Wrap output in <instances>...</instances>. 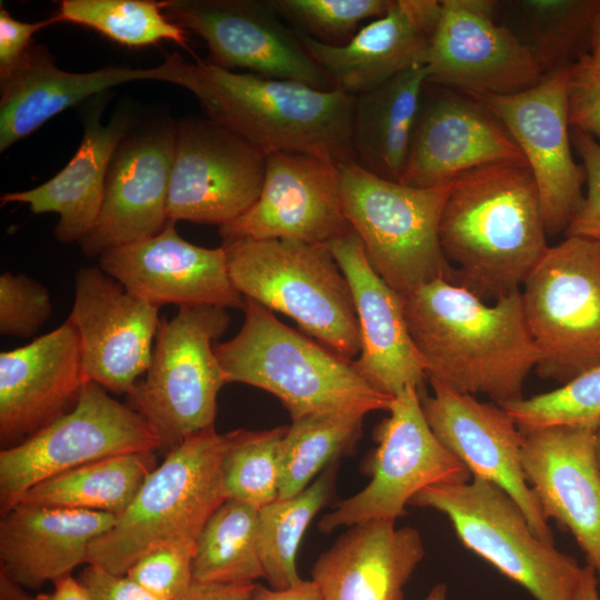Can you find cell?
<instances>
[{
	"mask_svg": "<svg viewBox=\"0 0 600 600\" xmlns=\"http://www.w3.org/2000/svg\"><path fill=\"white\" fill-rule=\"evenodd\" d=\"M406 321L428 380L497 404L522 398L524 381L539 362L521 290L492 304L447 279L402 296Z\"/></svg>",
	"mask_w": 600,
	"mask_h": 600,
	"instance_id": "cell-1",
	"label": "cell"
},
{
	"mask_svg": "<svg viewBox=\"0 0 600 600\" xmlns=\"http://www.w3.org/2000/svg\"><path fill=\"white\" fill-rule=\"evenodd\" d=\"M538 189L524 162H498L454 179L439 227L452 282L482 300L520 290L549 246Z\"/></svg>",
	"mask_w": 600,
	"mask_h": 600,
	"instance_id": "cell-2",
	"label": "cell"
},
{
	"mask_svg": "<svg viewBox=\"0 0 600 600\" xmlns=\"http://www.w3.org/2000/svg\"><path fill=\"white\" fill-rule=\"evenodd\" d=\"M238 333L214 346L227 383H246L273 394L291 420L338 410H387L393 397L371 387L349 361L288 327L246 299Z\"/></svg>",
	"mask_w": 600,
	"mask_h": 600,
	"instance_id": "cell-3",
	"label": "cell"
},
{
	"mask_svg": "<svg viewBox=\"0 0 600 600\" xmlns=\"http://www.w3.org/2000/svg\"><path fill=\"white\" fill-rule=\"evenodd\" d=\"M198 63L204 84L198 100L209 119L266 156L304 153L336 166L353 161L354 96Z\"/></svg>",
	"mask_w": 600,
	"mask_h": 600,
	"instance_id": "cell-4",
	"label": "cell"
},
{
	"mask_svg": "<svg viewBox=\"0 0 600 600\" xmlns=\"http://www.w3.org/2000/svg\"><path fill=\"white\" fill-rule=\"evenodd\" d=\"M238 433H218L211 427L170 449L112 528L91 542L87 563L126 574L153 549L196 542L208 519L227 500L222 463Z\"/></svg>",
	"mask_w": 600,
	"mask_h": 600,
	"instance_id": "cell-5",
	"label": "cell"
},
{
	"mask_svg": "<svg viewBox=\"0 0 600 600\" xmlns=\"http://www.w3.org/2000/svg\"><path fill=\"white\" fill-rule=\"evenodd\" d=\"M237 290L292 319L340 357L360 353L356 307L348 280L326 244L280 239L222 243Z\"/></svg>",
	"mask_w": 600,
	"mask_h": 600,
	"instance_id": "cell-6",
	"label": "cell"
},
{
	"mask_svg": "<svg viewBox=\"0 0 600 600\" xmlns=\"http://www.w3.org/2000/svg\"><path fill=\"white\" fill-rule=\"evenodd\" d=\"M341 206L372 269L401 297L453 270L439 239L451 183L418 188L390 181L354 161L338 164Z\"/></svg>",
	"mask_w": 600,
	"mask_h": 600,
	"instance_id": "cell-7",
	"label": "cell"
},
{
	"mask_svg": "<svg viewBox=\"0 0 600 600\" xmlns=\"http://www.w3.org/2000/svg\"><path fill=\"white\" fill-rule=\"evenodd\" d=\"M409 506L443 513L466 548L536 600H577L583 567L539 539L519 506L493 482L472 476L467 482L433 484Z\"/></svg>",
	"mask_w": 600,
	"mask_h": 600,
	"instance_id": "cell-8",
	"label": "cell"
},
{
	"mask_svg": "<svg viewBox=\"0 0 600 600\" xmlns=\"http://www.w3.org/2000/svg\"><path fill=\"white\" fill-rule=\"evenodd\" d=\"M230 324L226 308L183 306L160 320L143 380L127 394L128 406L172 449L188 437L213 427L217 398L227 383L213 342Z\"/></svg>",
	"mask_w": 600,
	"mask_h": 600,
	"instance_id": "cell-9",
	"label": "cell"
},
{
	"mask_svg": "<svg viewBox=\"0 0 600 600\" xmlns=\"http://www.w3.org/2000/svg\"><path fill=\"white\" fill-rule=\"evenodd\" d=\"M542 379L561 384L600 367V240L549 247L521 290Z\"/></svg>",
	"mask_w": 600,
	"mask_h": 600,
	"instance_id": "cell-10",
	"label": "cell"
},
{
	"mask_svg": "<svg viewBox=\"0 0 600 600\" xmlns=\"http://www.w3.org/2000/svg\"><path fill=\"white\" fill-rule=\"evenodd\" d=\"M162 440L128 404L87 381L74 407L26 440L0 451L1 512L37 483L101 459L156 452Z\"/></svg>",
	"mask_w": 600,
	"mask_h": 600,
	"instance_id": "cell-11",
	"label": "cell"
},
{
	"mask_svg": "<svg viewBox=\"0 0 600 600\" xmlns=\"http://www.w3.org/2000/svg\"><path fill=\"white\" fill-rule=\"evenodd\" d=\"M388 412L373 432L377 448L368 461L369 483L320 519L321 532L371 520L396 521L424 488L472 478L431 430L416 388L408 387L394 396Z\"/></svg>",
	"mask_w": 600,
	"mask_h": 600,
	"instance_id": "cell-12",
	"label": "cell"
},
{
	"mask_svg": "<svg viewBox=\"0 0 600 600\" xmlns=\"http://www.w3.org/2000/svg\"><path fill=\"white\" fill-rule=\"evenodd\" d=\"M163 13L200 36L209 63L232 71L290 80L319 90H334L298 32L278 13L272 0H164Z\"/></svg>",
	"mask_w": 600,
	"mask_h": 600,
	"instance_id": "cell-13",
	"label": "cell"
},
{
	"mask_svg": "<svg viewBox=\"0 0 600 600\" xmlns=\"http://www.w3.org/2000/svg\"><path fill=\"white\" fill-rule=\"evenodd\" d=\"M176 127L168 219L220 228L242 216L261 193L267 156L211 119Z\"/></svg>",
	"mask_w": 600,
	"mask_h": 600,
	"instance_id": "cell-14",
	"label": "cell"
},
{
	"mask_svg": "<svg viewBox=\"0 0 600 600\" xmlns=\"http://www.w3.org/2000/svg\"><path fill=\"white\" fill-rule=\"evenodd\" d=\"M569 68L510 94L474 97L506 127L534 179L548 236L564 233L583 202L584 172L571 150Z\"/></svg>",
	"mask_w": 600,
	"mask_h": 600,
	"instance_id": "cell-15",
	"label": "cell"
},
{
	"mask_svg": "<svg viewBox=\"0 0 600 600\" xmlns=\"http://www.w3.org/2000/svg\"><path fill=\"white\" fill-rule=\"evenodd\" d=\"M496 0H441L426 59L427 82L472 97L526 90L543 78L528 50L496 18Z\"/></svg>",
	"mask_w": 600,
	"mask_h": 600,
	"instance_id": "cell-16",
	"label": "cell"
},
{
	"mask_svg": "<svg viewBox=\"0 0 600 600\" xmlns=\"http://www.w3.org/2000/svg\"><path fill=\"white\" fill-rule=\"evenodd\" d=\"M140 80L177 84L197 98L203 90L199 64L184 61L178 53L153 68L118 66L80 73L61 70L46 47L32 43L10 70L0 74V150H7L67 108L112 87Z\"/></svg>",
	"mask_w": 600,
	"mask_h": 600,
	"instance_id": "cell-17",
	"label": "cell"
},
{
	"mask_svg": "<svg viewBox=\"0 0 600 600\" xmlns=\"http://www.w3.org/2000/svg\"><path fill=\"white\" fill-rule=\"evenodd\" d=\"M159 309L100 268H81L68 320L80 339L86 382L114 393H130L149 368L160 324Z\"/></svg>",
	"mask_w": 600,
	"mask_h": 600,
	"instance_id": "cell-18",
	"label": "cell"
},
{
	"mask_svg": "<svg viewBox=\"0 0 600 600\" xmlns=\"http://www.w3.org/2000/svg\"><path fill=\"white\" fill-rule=\"evenodd\" d=\"M498 162H526L501 121L477 98L426 82L400 183L430 188Z\"/></svg>",
	"mask_w": 600,
	"mask_h": 600,
	"instance_id": "cell-19",
	"label": "cell"
},
{
	"mask_svg": "<svg viewBox=\"0 0 600 600\" xmlns=\"http://www.w3.org/2000/svg\"><path fill=\"white\" fill-rule=\"evenodd\" d=\"M338 166L294 152L267 156L261 193L242 216L219 228L223 242L280 239L327 244L351 230Z\"/></svg>",
	"mask_w": 600,
	"mask_h": 600,
	"instance_id": "cell-20",
	"label": "cell"
},
{
	"mask_svg": "<svg viewBox=\"0 0 600 600\" xmlns=\"http://www.w3.org/2000/svg\"><path fill=\"white\" fill-rule=\"evenodd\" d=\"M432 394L421 397L424 417L439 441L471 472L507 492L534 534L553 543V534L521 463L523 433L499 406L429 380Z\"/></svg>",
	"mask_w": 600,
	"mask_h": 600,
	"instance_id": "cell-21",
	"label": "cell"
},
{
	"mask_svg": "<svg viewBox=\"0 0 600 600\" xmlns=\"http://www.w3.org/2000/svg\"><path fill=\"white\" fill-rule=\"evenodd\" d=\"M99 268L132 294L159 308L244 307L246 299L231 280L223 247L188 242L171 220L151 238L103 252Z\"/></svg>",
	"mask_w": 600,
	"mask_h": 600,
	"instance_id": "cell-22",
	"label": "cell"
},
{
	"mask_svg": "<svg viewBox=\"0 0 600 600\" xmlns=\"http://www.w3.org/2000/svg\"><path fill=\"white\" fill-rule=\"evenodd\" d=\"M176 141V123L144 129L121 141L108 170L99 216L79 241L84 256L100 257L166 227Z\"/></svg>",
	"mask_w": 600,
	"mask_h": 600,
	"instance_id": "cell-23",
	"label": "cell"
},
{
	"mask_svg": "<svg viewBox=\"0 0 600 600\" xmlns=\"http://www.w3.org/2000/svg\"><path fill=\"white\" fill-rule=\"evenodd\" d=\"M593 431L556 426L522 432L521 463L544 518L569 530L600 586V468Z\"/></svg>",
	"mask_w": 600,
	"mask_h": 600,
	"instance_id": "cell-24",
	"label": "cell"
},
{
	"mask_svg": "<svg viewBox=\"0 0 600 600\" xmlns=\"http://www.w3.org/2000/svg\"><path fill=\"white\" fill-rule=\"evenodd\" d=\"M326 246L344 273L354 301L360 333L354 369L389 397L408 387L422 397L428 377L406 321L402 297L372 269L353 229Z\"/></svg>",
	"mask_w": 600,
	"mask_h": 600,
	"instance_id": "cell-25",
	"label": "cell"
},
{
	"mask_svg": "<svg viewBox=\"0 0 600 600\" xmlns=\"http://www.w3.org/2000/svg\"><path fill=\"white\" fill-rule=\"evenodd\" d=\"M86 383L80 339L67 319L0 353V440L14 446L70 411Z\"/></svg>",
	"mask_w": 600,
	"mask_h": 600,
	"instance_id": "cell-26",
	"label": "cell"
},
{
	"mask_svg": "<svg viewBox=\"0 0 600 600\" xmlns=\"http://www.w3.org/2000/svg\"><path fill=\"white\" fill-rule=\"evenodd\" d=\"M440 9L441 0H394L386 14L364 23L340 47L298 34L334 88L358 96L413 66H424Z\"/></svg>",
	"mask_w": 600,
	"mask_h": 600,
	"instance_id": "cell-27",
	"label": "cell"
},
{
	"mask_svg": "<svg viewBox=\"0 0 600 600\" xmlns=\"http://www.w3.org/2000/svg\"><path fill=\"white\" fill-rule=\"evenodd\" d=\"M424 557L419 531L396 521L349 527L314 562L311 580L321 600H403L404 587Z\"/></svg>",
	"mask_w": 600,
	"mask_h": 600,
	"instance_id": "cell-28",
	"label": "cell"
},
{
	"mask_svg": "<svg viewBox=\"0 0 600 600\" xmlns=\"http://www.w3.org/2000/svg\"><path fill=\"white\" fill-rule=\"evenodd\" d=\"M116 520L109 512L16 503L0 523L1 574L32 590L71 574Z\"/></svg>",
	"mask_w": 600,
	"mask_h": 600,
	"instance_id": "cell-29",
	"label": "cell"
},
{
	"mask_svg": "<svg viewBox=\"0 0 600 600\" xmlns=\"http://www.w3.org/2000/svg\"><path fill=\"white\" fill-rule=\"evenodd\" d=\"M102 111L103 108L96 107L87 114L78 150L53 178L33 189L1 197L2 204L26 203L34 214H59L54 236L62 243L79 242L93 227L102 206L112 157L131 127V118L126 112H118L103 124Z\"/></svg>",
	"mask_w": 600,
	"mask_h": 600,
	"instance_id": "cell-30",
	"label": "cell"
},
{
	"mask_svg": "<svg viewBox=\"0 0 600 600\" xmlns=\"http://www.w3.org/2000/svg\"><path fill=\"white\" fill-rule=\"evenodd\" d=\"M426 82V67L418 64L354 96L351 146L362 169L400 181Z\"/></svg>",
	"mask_w": 600,
	"mask_h": 600,
	"instance_id": "cell-31",
	"label": "cell"
},
{
	"mask_svg": "<svg viewBox=\"0 0 600 600\" xmlns=\"http://www.w3.org/2000/svg\"><path fill=\"white\" fill-rule=\"evenodd\" d=\"M599 9V0H503L496 3V18L544 77L589 53Z\"/></svg>",
	"mask_w": 600,
	"mask_h": 600,
	"instance_id": "cell-32",
	"label": "cell"
},
{
	"mask_svg": "<svg viewBox=\"0 0 600 600\" xmlns=\"http://www.w3.org/2000/svg\"><path fill=\"white\" fill-rule=\"evenodd\" d=\"M154 452L114 456L48 478L17 503L120 516L154 467Z\"/></svg>",
	"mask_w": 600,
	"mask_h": 600,
	"instance_id": "cell-33",
	"label": "cell"
},
{
	"mask_svg": "<svg viewBox=\"0 0 600 600\" xmlns=\"http://www.w3.org/2000/svg\"><path fill=\"white\" fill-rule=\"evenodd\" d=\"M192 578L202 583H242L264 579L257 508L236 499L222 502L196 540Z\"/></svg>",
	"mask_w": 600,
	"mask_h": 600,
	"instance_id": "cell-34",
	"label": "cell"
},
{
	"mask_svg": "<svg viewBox=\"0 0 600 600\" xmlns=\"http://www.w3.org/2000/svg\"><path fill=\"white\" fill-rule=\"evenodd\" d=\"M366 414L361 410H338L291 420L279 448L278 498L299 493L320 470L349 451L362 433Z\"/></svg>",
	"mask_w": 600,
	"mask_h": 600,
	"instance_id": "cell-35",
	"label": "cell"
},
{
	"mask_svg": "<svg viewBox=\"0 0 600 600\" xmlns=\"http://www.w3.org/2000/svg\"><path fill=\"white\" fill-rule=\"evenodd\" d=\"M334 470L329 467L299 493L259 509V553L270 588L286 589L301 580L297 552L310 522L331 496Z\"/></svg>",
	"mask_w": 600,
	"mask_h": 600,
	"instance_id": "cell-36",
	"label": "cell"
},
{
	"mask_svg": "<svg viewBox=\"0 0 600 600\" xmlns=\"http://www.w3.org/2000/svg\"><path fill=\"white\" fill-rule=\"evenodd\" d=\"M56 17L58 22L89 27L127 47L168 40L188 48L186 30L167 18L158 1L63 0Z\"/></svg>",
	"mask_w": 600,
	"mask_h": 600,
	"instance_id": "cell-37",
	"label": "cell"
},
{
	"mask_svg": "<svg viewBox=\"0 0 600 600\" xmlns=\"http://www.w3.org/2000/svg\"><path fill=\"white\" fill-rule=\"evenodd\" d=\"M288 427L249 431L238 438L222 463L227 499L246 502L258 510L279 496V448Z\"/></svg>",
	"mask_w": 600,
	"mask_h": 600,
	"instance_id": "cell-38",
	"label": "cell"
},
{
	"mask_svg": "<svg viewBox=\"0 0 600 600\" xmlns=\"http://www.w3.org/2000/svg\"><path fill=\"white\" fill-rule=\"evenodd\" d=\"M521 432L556 426L596 428L600 420V367L558 389L500 406Z\"/></svg>",
	"mask_w": 600,
	"mask_h": 600,
	"instance_id": "cell-39",
	"label": "cell"
},
{
	"mask_svg": "<svg viewBox=\"0 0 600 600\" xmlns=\"http://www.w3.org/2000/svg\"><path fill=\"white\" fill-rule=\"evenodd\" d=\"M394 0H272L280 17L298 33L320 43H348L363 22L386 14Z\"/></svg>",
	"mask_w": 600,
	"mask_h": 600,
	"instance_id": "cell-40",
	"label": "cell"
},
{
	"mask_svg": "<svg viewBox=\"0 0 600 600\" xmlns=\"http://www.w3.org/2000/svg\"><path fill=\"white\" fill-rule=\"evenodd\" d=\"M52 312L49 290L28 276L4 272L0 277V333L30 338Z\"/></svg>",
	"mask_w": 600,
	"mask_h": 600,
	"instance_id": "cell-41",
	"label": "cell"
},
{
	"mask_svg": "<svg viewBox=\"0 0 600 600\" xmlns=\"http://www.w3.org/2000/svg\"><path fill=\"white\" fill-rule=\"evenodd\" d=\"M194 541L153 549L139 558L127 576L162 600H177L190 588Z\"/></svg>",
	"mask_w": 600,
	"mask_h": 600,
	"instance_id": "cell-42",
	"label": "cell"
},
{
	"mask_svg": "<svg viewBox=\"0 0 600 600\" xmlns=\"http://www.w3.org/2000/svg\"><path fill=\"white\" fill-rule=\"evenodd\" d=\"M570 137L582 161L587 194L564 236L600 240V142L574 128H570Z\"/></svg>",
	"mask_w": 600,
	"mask_h": 600,
	"instance_id": "cell-43",
	"label": "cell"
},
{
	"mask_svg": "<svg viewBox=\"0 0 600 600\" xmlns=\"http://www.w3.org/2000/svg\"><path fill=\"white\" fill-rule=\"evenodd\" d=\"M568 118L570 128L600 142V64L588 54L569 68Z\"/></svg>",
	"mask_w": 600,
	"mask_h": 600,
	"instance_id": "cell-44",
	"label": "cell"
},
{
	"mask_svg": "<svg viewBox=\"0 0 600 600\" xmlns=\"http://www.w3.org/2000/svg\"><path fill=\"white\" fill-rule=\"evenodd\" d=\"M78 580L91 600H162L127 574H114L93 564H88Z\"/></svg>",
	"mask_w": 600,
	"mask_h": 600,
	"instance_id": "cell-45",
	"label": "cell"
},
{
	"mask_svg": "<svg viewBox=\"0 0 600 600\" xmlns=\"http://www.w3.org/2000/svg\"><path fill=\"white\" fill-rule=\"evenodd\" d=\"M58 22L57 17L24 22L14 19L0 7V74L10 70L32 44V36L42 28Z\"/></svg>",
	"mask_w": 600,
	"mask_h": 600,
	"instance_id": "cell-46",
	"label": "cell"
},
{
	"mask_svg": "<svg viewBox=\"0 0 600 600\" xmlns=\"http://www.w3.org/2000/svg\"><path fill=\"white\" fill-rule=\"evenodd\" d=\"M52 592L32 597L24 592L18 584L0 574L1 600H91L89 593L71 574L59 578L53 582Z\"/></svg>",
	"mask_w": 600,
	"mask_h": 600,
	"instance_id": "cell-47",
	"label": "cell"
},
{
	"mask_svg": "<svg viewBox=\"0 0 600 600\" xmlns=\"http://www.w3.org/2000/svg\"><path fill=\"white\" fill-rule=\"evenodd\" d=\"M256 583H202L192 581L177 600H250Z\"/></svg>",
	"mask_w": 600,
	"mask_h": 600,
	"instance_id": "cell-48",
	"label": "cell"
},
{
	"mask_svg": "<svg viewBox=\"0 0 600 600\" xmlns=\"http://www.w3.org/2000/svg\"><path fill=\"white\" fill-rule=\"evenodd\" d=\"M250 600H321L317 584L301 579L286 589H272L256 584Z\"/></svg>",
	"mask_w": 600,
	"mask_h": 600,
	"instance_id": "cell-49",
	"label": "cell"
},
{
	"mask_svg": "<svg viewBox=\"0 0 600 600\" xmlns=\"http://www.w3.org/2000/svg\"><path fill=\"white\" fill-rule=\"evenodd\" d=\"M598 586L599 583L594 570L587 564L583 567L582 581L577 600H600Z\"/></svg>",
	"mask_w": 600,
	"mask_h": 600,
	"instance_id": "cell-50",
	"label": "cell"
},
{
	"mask_svg": "<svg viewBox=\"0 0 600 600\" xmlns=\"http://www.w3.org/2000/svg\"><path fill=\"white\" fill-rule=\"evenodd\" d=\"M588 56L593 62L600 64V9L594 20Z\"/></svg>",
	"mask_w": 600,
	"mask_h": 600,
	"instance_id": "cell-51",
	"label": "cell"
},
{
	"mask_svg": "<svg viewBox=\"0 0 600 600\" xmlns=\"http://www.w3.org/2000/svg\"><path fill=\"white\" fill-rule=\"evenodd\" d=\"M422 600H447V587L443 583H438L431 588L428 594Z\"/></svg>",
	"mask_w": 600,
	"mask_h": 600,
	"instance_id": "cell-52",
	"label": "cell"
},
{
	"mask_svg": "<svg viewBox=\"0 0 600 600\" xmlns=\"http://www.w3.org/2000/svg\"><path fill=\"white\" fill-rule=\"evenodd\" d=\"M593 447H594L596 459L600 468V420L597 423L593 431Z\"/></svg>",
	"mask_w": 600,
	"mask_h": 600,
	"instance_id": "cell-53",
	"label": "cell"
}]
</instances>
